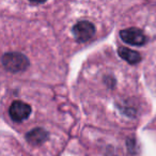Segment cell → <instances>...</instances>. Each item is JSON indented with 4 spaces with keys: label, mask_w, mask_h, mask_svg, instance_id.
Instances as JSON below:
<instances>
[{
    "label": "cell",
    "mask_w": 156,
    "mask_h": 156,
    "mask_svg": "<svg viewBox=\"0 0 156 156\" xmlns=\"http://www.w3.org/2000/svg\"><path fill=\"white\" fill-rule=\"evenodd\" d=\"M54 92L35 81H0V122L22 140L32 156H57L67 140L69 126Z\"/></svg>",
    "instance_id": "obj_1"
},
{
    "label": "cell",
    "mask_w": 156,
    "mask_h": 156,
    "mask_svg": "<svg viewBox=\"0 0 156 156\" xmlns=\"http://www.w3.org/2000/svg\"><path fill=\"white\" fill-rule=\"evenodd\" d=\"M92 69H94L89 65ZM85 74L81 83V98L87 100V106L96 108L101 103L112 108V123L119 126H133L141 120L147 105L133 69L115 59L111 64L98 65V69ZM86 106V107H87Z\"/></svg>",
    "instance_id": "obj_2"
},
{
    "label": "cell",
    "mask_w": 156,
    "mask_h": 156,
    "mask_svg": "<svg viewBox=\"0 0 156 156\" xmlns=\"http://www.w3.org/2000/svg\"><path fill=\"white\" fill-rule=\"evenodd\" d=\"M96 28L89 20H79L72 27V37L78 45H83L95 37Z\"/></svg>",
    "instance_id": "obj_3"
},
{
    "label": "cell",
    "mask_w": 156,
    "mask_h": 156,
    "mask_svg": "<svg viewBox=\"0 0 156 156\" xmlns=\"http://www.w3.org/2000/svg\"><path fill=\"white\" fill-rule=\"evenodd\" d=\"M16 140L9 135L0 134V156H32Z\"/></svg>",
    "instance_id": "obj_4"
},
{
    "label": "cell",
    "mask_w": 156,
    "mask_h": 156,
    "mask_svg": "<svg viewBox=\"0 0 156 156\" xmlns=\"http://www.w3.org/2000/svg\"><path fill=\"white\" fill-rule=\"evenodd\" d=\"M120 37L125 44L129 46H143L149 42L147 34L137 27H128L120 31Z\"/></svg>",
    "instance_id": "obj_5"
},
{
    "label": "cell",
    "mask_w": 156,
    "mask_h": 156,
    "mask_svg": "<svg viewBox=\"0 0 156 156\" xmlns=\"http://www.w3.org/2000/svg\"><path fill=\"white\" fill-rule=\"evenodd\" d=\"M29 1H30V2H33V3H37V5H39V3H44V2H46L47 0H29Z\"/></svg>",
    "instance_id": "obj_6"
}]
</instances>
